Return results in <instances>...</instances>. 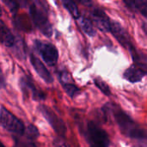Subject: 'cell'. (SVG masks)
<instances>
[{
  "label": "cell",
  "mask_w": 147,
  "mask_h": 147,
  "mask_svg": "<svg viewBox=\"0 0 147 147\" xmlns=\"http://www.w3.org/2000/svg\"><path fill=\"white\" fill-rule=\"evenodd\" d=\"M2 2L5 4V6L9 9V10L13 16L17 13L19 8L21 7L16 0H2Z\"/></svg>",
  "instance_id": "obj_19"
},
{
  "label": "cell",
  "mask_w": 147,
  "mask_h": 147,
  "mask_svg": "<svg viewBox=\"0 0 147 147\" xmlns=\"http://www.w3.org/2000/svg\"><path fill=\"white\" fill-rule=\"evenodd\" d=\"M16 37L5 25L3 21H1V43L7 47H13L16 45Z\"/></svg>",
  "instance_id": "obj_12"
},
{
  "label": "cell",
  "mask_w": 147,
  "mask_h": 147,
  "mask_svg": "<svg viewBox=\"0 0 147 147\" xmlns=\"http://www.w3.org/2000/svg\"><path fill=\"white\" fill-rule=\"evenodd\" d=\"M90 17L97 28L102 32H110L111 21L105 11L100 8H95L90 12Z\"/></svg>",
  "instance_id": "obj_9"
},
{
  "label": "cell",
  "mask_w": 147,
  "mask_h": 147,
  "mask_svg": "<svg viewBox=\"0 0 147 147\" xmlns=\"http://www.w3.org/2000/svg\"><path fill=\"white\" fill-rule=\"evenodd\" d=\"M61 2H62L63 6L73 16V18L78 20L81 16L80 12L78 10V8L74 0H61Z\"/></svg>",
  "instance_id": "obj_15"
},
{
  "label": "cell",
  "mask_w": 147,
  "mask_h": 147,
  "mask_svg": "<svg viewBox=\"0 0 147 147\" xmlns=\"http://www.w3.org/2000/svg\"><path fill=\"white\" fill-rule=\"evenodd\" d=\"M39 110L40 114L44 116V118L47 120V121L50 124L54 132L60 137H65L67 128L64 121L61 118H59L51 109L47 108L45 105L40 106Z\"/></svg>",
  "instance_id": "obj_6"
},
{
  "label": "cell",
  "mask_w": 147,
  "mask_h": 147,
  "mask_svg": "<svg viewBox=\"0 0 147 147\" xmlns=\"http://www.w3.org/2000/svg\"><path fill=\"white\" fill-rule=\"evenodd\" d=\"M94 84L105 95V96H110L111 95V90L109 86L107 84L106 82H104L103 80H102L101 78H95L94 79Z\"/></svg>",
  "instance_id": "obj_18"
},
{
  "label": "cell",
  "mask_w": 147,
  "mask_h": 147,
  "mask_svg": "<svg viewBox=\"0 0 147 147\" xmlns=\"http://www.w3.org/2000/svg\"><path fill=\"white\" fill-rule=\"evenodd\" d=\"M29 59L32 66L34 67L36 73L40 77V78H42L44 82H46L47 84H52L53 82V78L50 71L47 69L46 65L33 53H30Z\"/></svg>",
  "instance_id": "obj_10"
},
{
  "label": "cell",
  "mask_w": 147,
  "mask_h": 147,
  "mask_svg": "<svg viewBox=\"0 0 147 147\" xmlns=\"http://www.w3.org/2000/svg\"><path fill=\"white\" fill-rule=\"evenodd\" d=\"M78 24L83 31L90 37H94L96 34V31L91 22V21L84 16H80L78 19Z\"/></svg>",
  "instance_id": "obj_14"
},
{
  "label": "cell",
  "mask_w": 147,
  "mask_h": 147,
  "mask_svg": "<svg viewBox=\"0 0 147 147\" xmlns=\"http://www.w3.org/2000/svg\"><path fill=\"white\" fill-rule=\"evenodd\" d=\"M64 90L66 92V94L71 97V98H74L76 96H78L79 93H80V90L79 88L74 84H71L70 83L69 81L68 82H64V81H61L60 82Z\"/></svg>",
  "instance_id": "obj_16"
},
{
  "label": "cell",
  "mask_w": 147,
  "mask_h": 147,
  "mask_svg": "<svg viewBox=\"0 0 147 147\" xmlns=\"http://www.w3.org/2000/svg\"><path fill=\"white\" fill-rule=\"evenodd\" d=\"M145 76H147V73L138 65L133 64L130 67H128L123 73V78L133 84L140 82Z\"/></svg>",
  "instance_id": "obj_11"
},
{
  "label": "cell",
  "mask_w": 147,
  "mask_h": 147,
  "mask_svg": "<svg viewBox=\"0 0 147 147\" xmlns=\"http://www.w3.org/2000/svg\"><path fill=\"white\" fill-rule=\"evenodd\" d=\"M84 133V137L91 146L106 147L110 145L107 132L94 121H88Z\"/></svg>",
  "instance_id": "obj_2"
},
{
  "label": "cell",
  "mask_w": 147,
  "mask_h": 147,
  "mask_svg": "<svg viewBox=\"0 0 147 147\" xmlns=\"http://www.w3.org/2000/svg\"><path fill=\"white\" fill-rule=\"evenodd\" d=\"M78 1L79 3H83L84 5H86V6H90L92 3V0H77Z\"/></svg>",
  "instance_id": "obj_23"
},
{
  "label": "cell",
  "mask_w": 147,
  "mask_h": 147,
  "mask_svg": "<svg viewBox=\"0 0 147 147\" xmlns=\"http://www.w3.org/2000/svg\"><path fill=\"white\" fill-rule=\"evenodd\" d=\"M34 45L37 53L47 65L49 66L56 65L59 59V52L53 44L40 40H35Z\"/></svg>",
  "instance_id": "obj_5"
},
{
  "label": "cell",
  "mask_w": 147,
  "mask_h": 147,
  "mask_svg": "<svg viewBox=\"0 0 147 147\" xmlns=\"http://www.w3.org/2000/svg\"><path fill=\"white\" fill-rule=\"evenodd\" d=\"M125 4L131 9V10H134L136 9V7H135V1L136 0H122Z\"/></svg>",
  "instance_id": "obj_21"
},
{
  "label": "cell",
  "mask_w": 147,
  "mask_h": 147,
  "mask_svg": "<svg viewBox=\"0 0 147 147\" xmlns=\"http://www.w3.org/2000/svg\"><path fill=\"white\" fill-rule=\"evenodd\" d=\"M20 88L23 94H26L28 96L30 95L34 101H41L46 99V94L42 90H39L33 80L27 76L20 78Z\"/></svg>",
  "instance_id": "obj_7"
},
{
  "label": "cell",
  "mask_w": 147,
  "mask_h": 147,
  "mask_svg": "<svg viewBox=\"0 0 147 147\" xmlns=\"http://www.w3.org/2000/svg\"><path fill=\"white\" fill-rule=\"evenodd\" d=\"M135 7L136 9L147 19V0H136Z\"/></svg>",
  "instance_id": "obj_20"
},
{
  "label": "cell",
  "mask_w": 147,
  "mask_h": 147,
  "mask_svg": "<svg viewBox=\"0 0 147 147\" xmlns=\"http://www.w3.org/2000/svg\"><path fill=\"white\" fill-rule=\"evenodd\" d=\"M3 82H4V78H3V76L2 75V77H1V85H2L3 88H4V86H5Z\"/></svg>",
  "instance_id": "obj_25"
},
{
  "label": "cell",
  "mask_w": 147,
  "mask_h": 147,
  "mask_svg": "<svg viewBox=\"0 0 147 147\" xmlns=\"http://www.w3.org/2000/svg\"><path fill=\"white\" fill-rule=\"evenodd\" d=\"M0 123L3 129L12 134L22 136L25 133L24 123L3 106L1 107L0 110Z\"/></svg>",
  "instance_id": "obj_4"
},
{
  "label": "cell",
  "mask_w": 147,
  "mask_h": 147,
  "mask_svg": "<svg viewBox=\"0 0 147 147\" xmlns=\"http://www.w3.org/2000/svg\"><path fill=\"white\" fill-rule=\"evenodd\" d=\"M110 33L115 38V40L125 48L130 50L133 47H134L132 43L130 36L128 33L125 30V28L116 21H111V28Z\"/></svg>",
  "instance_id": "obj_8"
},
{
  "label": "cell",
  "mask_w": 147,
  "mask_h": 147,
  "mask_svg": "<svg viewBox=\"0 0 147 147\" xmlns=\"http://www.w3.org/2000/svg\"><path fill=\"white\" fill-rule=\"evenodd\" d=\"M111 110L113 112L115 122L117 123L122 134L146 145L147 133L143 128H141L127 113L115 105L111 104Z\"/></svg>",
  "instance_id": "obj_1"
},
{
  "label": "cell",
  "mask_w": 147,
  "mask_h": 147,
  "mask_svg": "<svg viewBox=\"0 0 147 147\" xmlns=\"http://www.w3.org/2000/svg\"><path fill=\"white\" fill-rule=\"evenodd\" d=\"M47 9L42 8L41 6H40L39 8L37 4L33 3L29 6V15L34 26L43 35L47 37H51L53 35V30L52 24L50 23L47 16Z\"/></svg>",
  "instance_id": "obj_3"
},
{
  "label": "cell",
  "mask_w": 147,
  "mask_h": 147,
  "mask_svg": "<svg viewBox=\"0 0 147 147\" xmlns=\"http://www.w3.org/2000/svg\"><path fill=\"white\" fill-rule=\"evenodd\" d=\"M24 135L26 136V138L29 141H33V140H35L40 136V133H39V130L37 129V127L34 125L28 124V126L25 128Z\"/></svg>",
  "instance_id": "obj_17"
},
{
  "label": "cell",
  "mask_w": 147,
  "mask_h": 147,
  "mask_svg": "<svg viewBox=\"0 0 147 147\" xmlns=\"http://www.w3.org/2000/svg\"><path fill=\"white\" fill-rule=\"evenodd\" d=\"M22 8H26L28 5V0H16Z\"/></svg>",
  "instance_id": "obj_22"
},
{
  "label": "cell",
  "mask_w": 147,
  "mask_h": 147,
  "mask_svg": "<svg viewBox=\"0 0 147 147\" xmlns=\"http://www.w3.org/2000/svg\"><path fill=\"white\" fill-rule=\"evenodd\" d=\"M141 27H142V29H143L144 33L147 35V22H143Z\"/></svg>",
  "instance_id": "obj_24"
},
{
  "label": "cell",
  "mask_w": 147,
  "mask_h": 147,
  "mask_svg": "<svg viewBox=\"0 0 147 147\" xmlns=\"http://www.w3.org/2000/svg\"><path fill=\"white\" fill-rule=\"evenodd\" d=\"M130 54L132 56V59L134 65L142 68L147 73V56L143 53L138 51L134 47H133L130 50Z\"/></svg>",
  "instance_id": "obj_13"
}]
</instances>
